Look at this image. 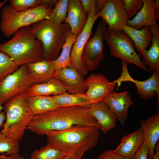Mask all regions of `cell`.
Returning <instances> with one entry per match:
<instances>
[{"mask_svg":"<svg viewBox=\"0 0 159 159\" xmlns=\"http://www.w3.org/2000/svg\"><path fill=\"white\" fill-rule=\"evenodd\" d=\"M52 9L44 5L20 12L10 5L5 6L1 10L0 29L6 37H9L24 27L48 18Z\"/></svg>","mask_w":159,"mask_h":159,"instance_id":"cell-6","label":"cell"},{"mask_svg":"<svg viewBox=\"0 0 159 159\" xmlns=\"http://www.w3.org/2000/svg\"><path fill=\"white\" fill-rule=\"evenodd\" d=\"M19 151L18 142H14L0 132V153L6 155L18 153Z\"/></svg>","mask_w":159,"mask_h":159,"instance_id":"cell-31","label":"cell"},{"mask_svg":"<svg viewBox=\"0 0 159 159\" xmlns=\"http://www.w3.org/2000/svg\"><path fill=\"white\" fill-rule=\"evenodd\" d=\"M122 73L121 76L114 82L117 85V90L123 82H130L134 83L136 87V92L143 99L147 100L158 96L159 104V72L154 70L149 78L143 81L133 79L130 75L127 69V64L122 62Z\"/></svg>","mask_w":159,"mask_h":159,"instance_id":"cell-10","label":"cell"},{"mask_svg":"<svg viewBox=\"0 0 159 159\" xmlns=\"http://www.w3.org/2000/svg\"><path fill=\"white\" fill-rule=\"evenodd\" d=\"M69 0H57L56 4L52 9L48 18L55 24L62 23L65 21L67 17Z\"/></svg>","mask_w":159,"mask_h":159,"instance_id":"cell-28","label":"cell"},{"mask_svg":"<svg viewBox=\"0 0 159 159\" xmlns=\"http://www.w3.org/2000/svg\"><path fill=\"white\" fill-rule=\"evenodd\" d=\"M28 104L34 115L43 114L58 107L53 96H28Z\"/></svg>","mask_w":159,"mask_h":159,"instance_id":"cell-24","label":"cell"},{"mask_svg":"<svg viewBox=\"0 0 159 159\" xmlns=\"http://www.w3.org/2000/svg\"><path fill=\"white\" fill-rule=\"evenodd\" d=\"M154 5L156 9H159V0H155L154 1Z\"/></svg>","mask_w":159,"mask_h":159,"instance_id":"cell-43","label":"cell"},{"mask_svg":"<svg viewBox=\"0 0 159 159\" xmlns=\"http://www.w3.org/2000/svg\"><path fill=\"white\" fill-rule=\"evenodd\" d=\"M34 84L26 64L0 81V103H6L13 98L26 92Z\"/></svg>","mask_w":159,"mask_h":159,"instance_id":"cell-8","label":"cell"},{"mask_svg":"<svg viewBox=\"0 0 159 159\" xmlns=\"http://www.w3.org/2000/svg\"><path fill=\"white\" fill-rule=\"evenodd\" d=\"M57 1L56 0H39V6L45 5L52 9V8L54 7Z\"/></svg>","mask_w":159,"mask_h":159,"instance_id":"cell-38","label":"cell"},{"mask_svg":"<svg viewBox=\"0 0 159 159\" xmlns=\"http://www.w3.org/2000/svg\"><path fill=\"white\" fill-rule=\"evenodd\" d=\"M104 39L106 41L113 57L120 59L127 64H132L148 72L147 67L140 59V56L135 51L131 37L121 29L107 28Z\"/></svg>","mask_w":159,"mask_h":159,"instance_id":"cell-7","label":"cell"},{"mask_svg":"<svg viewBox=\"0 0 159 159\" xmlns=\"http://www.w3.org/2000/svg\"><path fill=\"white\" fill-rule=\"evenodd\" d=\"M148 154V148L144 140L142 146L136 153L132 159H147Z\"/></svg>","mask_w":159,"mask_h":159,"instance_id":"cell-37","label":"cell"},{"mask_svg":"<svg viewBox=\"0 0 159 159\" xmlns=\"http://www.w3.org/2000/svg\"><path fill=\"white\" fill-rule=\"evenodd\" d=\"M26 64L29 75L34 84L45 83L54 77L55 72L54 61L44 59Z\"/></svg>","mask_w":159,"mask_h":159,"instance_id":"cell-20","label":"cell"},{"mask_svg":"<svg viewBox=\"0 0 159 159\" xmlns=\"http://www.w3.org/2000/svg\"><path fill=\"white\" fill-rule=\"evenodd\" d=\"M67 13L65 22L69 25L72 32L77 35L85 27L88 14L84 12L80 0H69Z\"/></svg>","mask_w":159,"mask_h":159,"instance_id":"cell-17","label":"cell"},{"mask_svg":"<svg viewBox=\"0 0 159 159\" xmlns=\"http://www.w3.org/2000/svg\"><path fill=\"white\" fill-rule=\"evenodd\" d=\"M4 109V107L1 105V104L0 103V113L1 112V110Z\"/></svg>","mask_w":159,"mask_h":159,"instance_id":"cell-46","label":"cell"},{"mask_svg":"<svg viewBox=\"0 0 159 159\" xmlns=\"http://www.w3.org/2000/svg\"><path fill=\"white\" fill-rule=\"evenodd\" d=\"M97 159H131L116 153L112 150H107L101 153Z\"/></svg>","mask_w":159,"mask_h":159,"instance_id":"cell-35","label":"cell"},{"mask_svg":"<svg viewBox=\"0 0 159 159\" xmlns=\"http://www.w3.org/2000/svg\"><path fill=\"white\" fill-rule=\"evenodd\" d=\"M134 43L135 48L139 53V55L143 57L148 47L151 46L152 33L149 28L145 33L136 36L130 37Z\"/></svg>","mask_w":159,"mask_h":159,"instance_id":"cell-29","label":"cell"},{"mask_svg":"<svg viewBox=\"0 0 159 159\" xmlns=\"http://www.w3.org/2000/svg\"><path fill=\"white\" fill-rule=\"evenodd\" d=\"M9 3L14 9L20 12L39 6V0H10Z\"/></svg>","mask_w":159,"mask_h":159,"instance_id":"cell-32","label":"cell"},{"mask_svg":"<svg viewBox=\"0 0 159 159\" xmlns=\"http://www.w3.org/2000/svg\"><path fill=\"white\" fill-rule=\"evenodd\" d=\"M102 19L99 22L93 37L85 46L81 56L82 62L88 71H93L99 65L103 58V39L107 28Z\"/></svg>","mask_w":159,"mask_h":159,"instance_id":"cell-9","label":"cell"},{"mask_svg":"<svg viewBox=\"0 0 159 159\" xmlns=\"http://www.w3.org/2000/svg\"><path fill=\"white\" fill-rule=\"evenodd\" d=\"M154 0H144L143 6L135 16L128 21L127 26L138 30L145 26H159Z\"/></svg>","mask_w":159,"mask_h":159,"instance_id":"cell-16","label":"cell"},{"mask_svg":"<svg viewBox=\"0 0 159 159\" xmlns=\"http://www.w3.org/2000/svg\"><path fill=\"white\" fill-rule=\"evenodd\" d=\"M152 33L151 46L146 50L142 61L146 66H148V72H153L154 70L159 72V27H149Z\"/></svg>","mask_w":159,"mask_h":159,"instance_id":"cell-23","label":"cell"},{"mask_svg":"<svg viewBox=\"0 0 159 159\" xmlns=\"http://www.w3.org/2000/svg\"><path fill=\"white\" fill-rule=\"evenodd\" d=\"M74 125L96 127L100 125L90 114L89 108L74 106L57 108L34 115L26 129L38 135H45L51 131H60Z\"/></svg>","mask_w":159,"mask_h":159,"instance_id":"cell-1","label":"cell"},{"mask_svg":"<svg viewBox=\"0 0 159 159\" xmlns=\"http://www.w3.org/2000/svg\"><path fill=\"white\" fill-rule=\"evenodd\" d=\"M107 0H97L96 4V8L98 12H101L103 9Z\"/></svg>","mask_w":159,"mask_h":159,"instance_id":"cell-40","label":"cell"},{"mask_svg":"<svg viewBox=\"0 0 159 159\" xmlns=\"http://www.w3.org/2000/svg\"><path fill=\"white\" fill-rule=\"evenodd\" d=\"M154 151H156V153L154 154L153 159H159V145L158 142L157 143L155 147Z\"/></svg>","mask_w":159,"mask_h":159,"instance_id":"cell-42","label":"cell"},{"mask_svg":"<svg viewBox=\"0 0 159 159\" xmlns=\"http://www.w3.org/2000/svg\"><path fill=\"white\" fill-rule=\"evenodd\" d=\"M84 12L88 14L93 11L98 12L96 8V0H81Z\"/></svg>","mask_w":159,"mask_h":159,"instance_id":"cell-36","label":"cell"},{"mask_svg":"<svg viewBox=\"0 0 159 159\" xmlns=\"http://www.w3.org/2000/svg\"><path fill=\"white\" fill-rule=\"evenodd\" d=\"M6 120V115L4 112L0 113V128L3 126L4 122Z\"/></svg>","mask_w":159,"mask_h":159,"instance_id":"cell-41","label":"cell"},{"mask_svg":"<svg viewBox=\"0 0 159 159\" xmlns=\"http://www.w3.org/2000/svg\"><path fill=\"white\" fill-rule=\"evenodd\" d=\"M103 102L108 105L121 125H125L129 116L128 109L134 104L129 92L125 91L117 93L113 91Z\"/></svg>","mask_w":159,"mask_h":159,"instance_id":"cell-14","label":"cell"},{"mask_svg":"<svg viewBox=\"0 0 159 159\" xmlns=\"http://www.w3.org/2000/svg\"><path fill=\"white\" fill-rule=\"evenodd\" d=\"M77 36L73 33L71 30L67 34L61 53L57 58L54 61L55 65L54 74L64 68L72 66L71 52Z\"/></svg>","mask_w":159,"mask_h":159,"instance_id":"cell-25","label":"cell"},{"mask_svg":"<svg viewBox=\"0 0 159 159\" xmlns=\"http://www.w3.org/2000/svg\"><path fill=\"white\" fill-rule=\"evenodd\" d=\"M0 52L8 55L19 67L44 59L42 43L34 38L30 26L17 30L11 39L0 44Z\"/></svg>","mask_w":159,"mask_h":159,"instance_id":"cell-3","label":"cell"},{"mask_svg":"<svg viewBox=\"0 0 159 159\" xmlns=\"http://www.w3.org/2000/svg\"><path fill=\"white\" fill-rule=\"evenodd\" d=\"M86 80L88 89L85 95L91 105L103 102L116 84L101 74H92Z\"/></svg>","mask_w":159,"mask_h":159,"instance_id":"cell-12","label":"cell"},{"mask_svg":"<svg viewBox=\"0 0 159 159\" xmlns=\"http://www.w3.org/2000/svg\"><path fill=\"white\" fill-rule=\"evenodd\" d=\"M67 91L63 82L59 79L53 77L45 83L34 84L27 91L26 94L28 97L57 95L63 94Z\"/></svg>","mask_w":159,"mask_h":159,"instance_id":"cell-22","label":"cell"},{"mask_svg":"<svg viewBox=\"0 0 159 159\" xmlns=\"http://www.w3.org/2000/svg\"><path fill=\"white\" fill-rule=\"evenodd\" d=\"M66 156L59 150L47 145L34 151L29 159H63Z\"/></svg>","mask_w":159,"mask_h":159,"instance_id":"cell-27","label":"cell"},{"mask_svg":"<svg viewBox=\"0 0 159 159\" xmlns=\"http://www.w3.org/2000/svg\"><path fill=\"white\" fill-rule=\"evenodd\" d=\"M140 126L148 149V157L153 159L154 148L159 139V113L141 121Z\"/></svg>","mask_w":159,"mask_h":159,"instance_id":"cell-19","label":"cell"},{"mask_svg":"<svg viewBox=\"0 0 159 159\" xmlns=\"http://www.w3.org/2000/svg\"><path fill=\"white\" fill-rule=\"evenodd\" d=\"M7 0H5L3 1L0 2V12L1 11V8L4 4L6 1Z\"/></svg>","mask_w":159,"mask_h":159,"instance_id":"cell-45","label":"cell"},{"mask_svg":"<svg viewBox=\"0 0 159 159\" xmlns=\"http://www.w3.org/2000/svg\"><path fill=\"white\" fill-rule=\"evenodd\" d=\"M47 145L59 150L66 155L82 159L84 154L97 144L100 129L96 127L74 125L60 131L45 133Z\"/></svg>","mask_w":159,"mask_h":159,"instance_id":"cell-2","label":"cell"},{"mask_svg":"<svg viewBox=\"0 0 159 159\" xmlns=\"http://www.w3.org/2000/svg\"><path fill=\"white\" fill-rule=\"evenodd\" d=\"M144 0H123L125 11L130 19L142 8Z\"/></svg>","mask_w":159,"mask_h":159,"instance_id":"cell-33","label":"cell"},{"mask_svg":"<svg viewBox=\"0 0 159 159\" xmlns=\"http://www.w3.org/2000/svg\"><path fill=\"white\" fill-rule=\"evenodd\" d=\"M100 16V12L93 11L88 14L87 22L82 32L77 35L72 47L70 54L72 66L82 76L87 74L88 71L82 62L81 56L84 47L92 34L94 24Z\"/></svg>","mask_w":159,"mask_h":159,"instance_id":"cell-11","label":"cell"},{"mask_svg":"<svg viewBox=\"0 0 159 159\" xmlns=\"http://www.w3.org/2000/svg\"><path fill=\"white\" fill-rule=\"evenodd\" d=\"M53 97L58 107L80 106L89 108L91 105L85 94H70L66 92Z\"/></svg>","mask_w":159,"mask_h":159,"instance_id":"cell-26","label":"cell"},{"mask_svg":"<svg viewBox=\"0 0 159 159\" xmlns=\"http://www.w3.org/2000/svg\"><path fill=\"white\" fill-rule=\"evenodd\" d=\"M89 109L90 114L97 120L100 129L103 133H106L116 127V117L105 102L92 104Z\"/></svg>","mask_w":159,"mask_h":159,"instance_id":"cell-18","label":"cell"},{"mask_svg":"<svg viewBox=\"0 0 159 159\" xmlns=\"http://www.w3.org/2000/svg\"><path fill=\"white\" fill-rule=\"evenodd\" d=\"M110 29L120 28L122 25H127L130 20L125 9L123 0H107L105 6L100 12Z\"/></svg>","mask_w":159,"mask_h":159,"instance_id":"cell-13","label":"cell"},{"mask_svg":"<svg viewBox=\"0 0 159 159\" xmlns=\"http://www.w3.org/2000/svg\"><path fill=\"white\" fill-rule=\"evenodd\" d=\"M54 77L63 82L69 93L85 94L87 92L86 80L72 66L62 69L55 73Z\"/></svg>","mask_w":159,"mask_h":159,"instance_id":"cell-15","label":"cell"},{"mask_svg":"<svg viewBox=\"0 0 159 159\" xmlns=\"http://www.w3.org/2000/svg\"><path fill=\"white\" fill-rule=\"evenodd\" d=\"M0 159H25L18 153L11 154L9 156L4 154L0 155Z\"/></svg>","mask_w":159,"mask_h":159,"instance_id":"cell-39","label":"cell"},{"mask_svg":"<svg viewBox=\"0 0 159 159\" xmlns=\"http://www.w3.org/2000/svg\"><path fill=\"white\" fill-rule=\"evenodd\" d=\"M83 159H89L88 158H84Z\"/></svg>","mask_w":159,"mask_h":159,"instance_id":"cell-47","label":"cell"},{"mask_svg":"<svg viewBox=\"0 0 159 159\" xmlns=\"http://www.w3.org/2000/svg\"><path fill=\"white\" fill-rule=\"evenodd\" d=\"M31 27L34 38L42 43L44 59L56 60L71 30L69 25L65 22L55 24L47 18L32 24Z\"/></svg>","mask_w":159,"mask_h":159,"instance_id":"cell-5","label":"cell"},{"mask_svg":"<svg viewBox=\"0 0 159 159\" xmlns=\"http://www.w3.org/2000/svg\"><path fill=\"white\" fill-rule=\"evenodd\" d=\"M63 159H75L74 157L71 155H66Z\"/></svg>","mask_w":159,"mask_h":159,"instance_id":"cell-44","label":"cell"},{"mask_svg":"<svg viewBox=\"0 0 159 159\" xmlns=\"http://www.w3.org/2000/svg\"><path fill=\"white\" fill-rule=\"evenodd\" d=\"M144 140L143 130L140 127L136 131L123 137L119 145L113 150L132 159Z\"/></svg>","mask_w":159,"mask_h":159,"instance_id":"cell-21","label":"cell"},{"mask_svg":"<svg viewBox=\"0 0 159 159\" xmlns=\"http://www.w3.org/2000/svg\"><path fill=\"white\" fill-rule=\"evenodd\" d=\"M120 28L125 32L130 37L136 36L143 34L149 29L148 26H145L140 30H138L127 25H122Z\"/></svg>","mask_w":159,"mask_h":159,"instance_id":"cell-34","label":"cell"},{"mask_svg":"<svg viewBox=\"0 0 159 159\" xmlns=\"http://www.w3.org/2000/svg\"><path fill=\"white\" fill-rule=\"evenodd\" d=\"M18 67L8 55L0 52V81L16 71Z\"/></svg>","mask_w":159,"mask_h":159,"instance_id":"cell-30","label":"cell"},{"mask_svg":"<svg viewBox=\"0 0 159 159\" xmlns=\"http://www.w3.org/2000/svg\"><path fill=\"white\" fill-rule=\"evenodd\" d=\"M4 107L6 120L1 132L12 141L18 142L34 116L28 104L26 92L9 100Z\"/></svg>","mask_w":159,"mask_h":159,"instance_id":"cell-4","label":"cell"}]
</instances>
